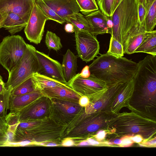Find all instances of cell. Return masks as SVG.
Returning <instances> with one entry per match:
<instances>
[{"mask_svg":"<svg viewBox=\"0 0 156 156\" xmlns=\"http://www.w3.org/2000/svg\"><path fill=\"white\" fill-rule=\"evenodd\" d=\"M89 66L90 74L105 82L108 87L127 82L133 78L138 63L106 53L100 54Z\"/></svg>","mask_w":156,"mask_h":156,"instance_id":"1","label":"cell"},{"mask_svg":"<svg viewBox=\"0 0 156 156\" xmlns=\"http://www.w3.org/2000/svg\"><path fill=\"white\" fill-rule=\"evenodd\" d=\"M138 4L137 0H122L110 16L111 36L122 44L124 53L130 39L145 32L140 22Z\"/></svg>","mask_w":156,"mask_h":156,"instance_id":"2","label":"cell"},{"mask_svg":"<svg viewBox=\"0 0 156 156\" xmlns=\"http://www.w3.org/2000/svg\"><path fill=\"white\" fill-rule=\"evenodd\" d=\"M106 131L119 137L139 135L144 142L156 136V121L132 111L119 112L109 121Z\"/></svg>","mask_w":156,"mask_h":156,"instance_id":"3","label":"cell"},{"mask_svg":"<svg viewBox=\"0 0 156 156\" xmlns=\"http://www.w3.org/2000/svg\"><path fill=\"white\" fill-rule=\"evenodd\" d=\"M35 48L27 44V48L17 65L9 73V77L5 83L6 89L11 91L21 83L35 72L39 69L38 60L35 54Z\"/></svg>","mask_w":156,"mask_h":156,"instance_id":"4","label":"cell"},{"mask_svg":"<svg viewBox=\"0 0 156 156\" xmlns=\"http://www.w3.org/2000/svg\"><path fill=\"white\" fill-rule=\"evenodd\" d=\"M23 38L19 35L4 37L0 43V64L9 73L20 61L27 48Z\"/></svg>","mask_w":156,"mask_h":156,"instance_id":"5","label":"cell"},{"mask_svg":"<svg viewBox=\"0 0 156 156\" xmlns=\"http://www.w3.org/2000/svg\"><path fill=\"white\" fill-rule=\"evenodd\" d=\"M67 85L79 94L87 96L90 102L98 99L108 88L105 82L91 74L88 77L83 78L78 73Z\"/></svg>","mask_w":156,"mask_h":156,"instance_id":"6","label":"cell"},{"mask_svg":"<svg viewBox=\"0 0 156 156\" xmlns=\"http://www.w3.org/2000/svg\"><path fill=\"white\" fill-rule=\"evenodd\" d=\"M116 114L109 111H99L88 116L71 131L72 135H88L101 130H107L110 120Z\"/></svg>","mask_w":156,"mask_h":156,"instance_id":"7","label":"cell"},{"mask_svg":"<svg viewBox=\"0 0 156 156\" xmlns=\"http://www.w3.org/2000/svg\"><path fill=\"white\" fill-rule=\"evenodd\" d=\"M78 56L87 63L99 54V43L96 36L90 32L74 29Z\"/></svg>","mask_w":156,"mask_h":156,"instance_id":"8","label":"cell"},{"mask_svg":"<svg viewBox=\"0 0 156 156\" xmlns=\"http://www.w3.org/2000/svg\"><path fill=\"white\" fill-rule=\"evenodd\" d=\"M48 20L49 19L44 15L35 2L24 29L26 37L30 42L36 44L41 43L45 24Z\"/></svg>","mask_w":156,"mask_h":156,"instance_id":"9","label":"cell"},{"mask_svg":"<svg viewBox=\"0 0 156 156\" xmlns=\"http://www.w3.org/2000/svg\"><path fill=\"white\" fill-rule=\"evenodd\" d=\"M35 54L39 64V73L67 84L62 65L57 61L36 50Z\"/></svg>","mask_w":156,"mask_h":156,"instance_id":"10","label":"cell"},{"mask_svg":"<svg viewBox=\"0 0 156 156\" xmlns=\"http://www.w3.org/2000/svg\"><path fill=\"white\" fill-rule=\"evenodd\" d=\"M126 83H120L108 87V90L100 97L94 101L89 102L85 107L86 114H90L102 110L110 111L113 102Z\"/></svg>","mask_w":156,"mask_h":156,"instance_id":"11","label":"cell"},{"mask_svg":"<svg viewBox=\"0 0 156 156\" xmlns=\"http://www.w3.org/2000/svg\"><path fill=\"white\" fill-rule=\"evenodd\" d=\"M35 0H0V12L18 15L27 23Z\"/></svg>","mask_w":156,"mask_h":156,"instance_id":"12","label":"cell"},{"mask_svg":"<svg viewBox=\"0 0 156 156\" xmlns=\"http://www.w3.org/2000/svg\"><path fill=\"white\" fill-rule=\"evenodd\" d=\"M91 28L90 32L96 36L112 33V23L110 17L103 14L99 9L85 16Z\"/></svg>","mask_w":156,"mask_h":156,"instance_id":"13","label":"cell"},{"mask_svg":"<svg viewBox=\"0 0 156 156\" xmlns=\"http://www.w3.org/2000/svg\"><path fill=\"white\" fill-rule=\"evenodd\" d=\"M43 0L64 20L69 16L80 11V8L75 0Z\"/></svg>","mask_w":156,"mask_h":156,"instance_id":"14","label":"cell"},{"mask_svg":"<svg viewBox=\"0 0 156 156\" xmlns=\"http://www.w3.org/2000/svg\"><path fill=\"white\" fill-rule=\"evenodd\" d=\"M134 86L133 78L125 84L113 102L110 111L117 114L122 108L127 107L133 94Z\"/></svg>","mask_w":156,"mask_h":156,"instance_id":"15","label":"cell"},{"mask_svg":"<svg viewBox=\"0 0 156 156\" xmlns=\"http://www.w3.org/2000/svg\"><path fill=\"white\" fill-rule=\"evenodd\" d=\"M42 94L41 90L14 96H10L9 102V110L10 112H17L34 101Z\"/></svg>","mask_w":156,"mask_h":156,"instance_id":"16","label":"cell"},{"mask_svg":"<svg viewBox=\"0 0 156 156\" xmlns=\"http://www.w3.org/2000/svg\"><path fill=\"white\" fill-rule=\"evenodd\" d=\"M42 94L58 98L77 100L79 95L67 84L44 88L41 90Z\"/></svg>","mask_w":156,"mask_h":156,"instance_id":"17","label":"cell"},{"mask_svg":"<svg viewBox=\"0 0 156 156\" xmlns=\"http://www.w3.org/2000/svg\"><path fill=\"white\" fill-rule=\"evenodd\" d=\"M77 57L69 49L63 55L62 66L64 76L67 83L76 74Z\"/></svg>","mask_w":156,"mask_h":156,"instance_id":"18","label":"cell"},{"mask_svg":"<svg viewBox=\"0 0 156 156\" xmlns=\"http://www.w3.org/2000/svg\"><path fill=\"white\" fill-rule=\"evenodd\" d=\"M27 22L18 15L8 12L2 28L7 30L11 35L21 31L25 28Z\"/></svg>","mask_w":156,"mask_h":156,"instance_id":"19","label":"cell"},{"mask_svg":"<svg viewBox=\"0 0 156 156\" xmlns=\"http://www.w3.org/2000/svg\"><path fill=\"white\" fill-rule=\"evenodd\" d=\"M141 52L156 56V30L146 32L141 43L134 51V53Z\"/></svg>","mask_w":156,"mask_h":156,"instance_id":"20","label":"cell"},{"mask_svg":"<svg viewBox=\"0 0 156 156\" xmlns=\"http://www.w3.org/2000/svg\"><path fill=\"white\" fill-rule=\"evenodd\" d=\"M31 79L35 90H41L47 87L62 86L67 84L42 75L37 72L32 74Z\"/></svg>","mask_w":156,"mask_h":156,"instance_id":"21","label":"cell"},{"mask_svg":"<svg viewBox=\"0 0 156 156\" xmlns=\"http://www.w3.org/2000/svg\"><path fill=\"white\" fill-rule=\"evenodd\" d=\"M66 22L72 24L74 29L90 32L91 28L85 16L79 12L74 13L65 19Z\"/></svg>","mask_w":156,"mask_h":156,"instance_id":"22","label":"cell"},{"mask_svg":"<svg viewBox=\"0 0 156 156\" xmlns=\"http://www.w3.org/2000/svg\"><path fill=\"white\" fill-rule=\"evenodd\" d=\"M38 7L49 20L54 21L61 24L66 22V21L59 16L52 9L47 5L43 0H35Z\"/></svg>","mask_w":156,"mask_h":156,"instance_id":"23","label":"cell"},{"mask_svg":"<svg viewBox=\"0 0 156 156\" xmlns=\"http://www.w3.org/2000/svg\"><path fill=\"white\" fill-rule=\"evenodd\" d=\"M146 31L154 30L156 24V0H154L147 11L145 19Z\"/></svg>","mask_w":156,"mask_h":156,"instance_id":"24","label":"cell"},{"mask_svg":"<svg viewBox=\"0 0 156 156\" xmlns=\"http://www.w3.org/2000/svg\"><path fill=\"white\" fill-rule=\"evenodd\" d=\"M31 76L13 90L11 92L10 96L26 94L35 90L31 80Z\"/></svg>","mask_w":156,"mask_h":156,"instance_id":"25","label":"cell"},{"mask_svg":"<svg viewBox=\"0 0 156 156\" xmlns=\"http://www.w3.org/2000/svg\"><path fill=\"white\" fill-rule=\"evenodd\" d=\"M45 43L48 49L56 51L59 50L62 46L61 39L55 33L48 30L45 36Z\"/></svg>","mask_w":156,"mask_h":156,"instance_id":"26","label":"cell"},{"mask_svg":"<svg viewBox=\"0 0 156 156\" xmlns=\"http://www.w3.org/2000/svg\"><path fill=\"white\" fill-rule=\"evenodd\" d=\"M80 11L85 16L99 9L95 0H75Z\"/></svg>","mask_w":156,"mask_h":156,"instance_id":"27","label":"cell"},{"mask_svg":"<svg viewBox=\"0 0 156 156\" xmlns=\"http://www.w3.org/2000/svg\"><path fill=\"white\" fill-rule=\"evenodd\" d=\"M107 53L115 57H122L124 51L122 44L112 36H111L109 49Z\"/></svg>","mask_w":156,"mask_h":156,"instance_id":"28","label":"cell"},{"mask_svg":"<svg viewBox=\"0 0 156 156\" xmlns=\"http://www.w3.org/2000/svg\"><path fill=\"white\" fill-rule=\"evenodd\" d=\"M146 31L141 33L132 37L128 42L124 54H131L140 44L144 38Z\"/></svg>","mask_w":156,"mask_h":156,"instance_id":"29","label":"cell"},{"mask_svg":"<svg viewBox=\"0 0 156 156\" xmlns=\"http://www.w3.org/2000/svg\"><path fill=\"white\" fill-rule=\"evenodd\" d=\"M56 106L65 113L73 114L77 112L80 107L77 105L67 101L57 100L55 101Z\"/></svg>","mask_w":156,"mask_h":156,"instance_id":"30","label":"cell"},{"mask_svg":"<svg viewBox=\"0 0 156 156\" xmlns=\"http://www.w3.org/2000/svg\"><path fill=\"white\" fill-rule=\"evenodd\" d=\"M11 92L6 89L2 94H0V117L5 119L9 110V102Z\"/></svg>","mask_w":156,"mask_h":156,"instance_id":"31","label":"cell"},{"mask_svg":"<svg viewBox=\"0 0 156 156\" xmlns=\"http://www.w3.org/2000/svg\"><path fill=\"white\" fill-rule=\"evenodd\" d=\"M100 10L108 17L111 16L114 0H96Z\"/></svg>","mask_w":156,"mask_h":156,"instance_id":"32","label":"cell"},{"mask_svg":"<svg viewBox=\"0 0 156 156\" xmlns=\"http://www.w3.org/2000/svg\"><path fill=\"white\" fill-rule=\"evenodd\" d=\"M5 120L8 126V130L14 134L16 129L19 123L17 113L16 112H10L7 114Z\"/></svg>","mask_w":156,"mask_h":156,"instance_id":"33","label":"cell"},{"mask_svg":"<svg viewBox=\"0 0 156 156\" xmlns=\"http://www.w3.org/2000/svg\"><path fill=\"white\" fill-rule=\"evenodd\" d=\"M8 126L5 119L0 117V147L6 146L7 143Z\"/></svg>","mask_w":156,"mask_h":156,"instance_id":"34","label":"cell"},{"mask_svg":"<svg viewBox=\"0 0 156 156\" xmlns=\"http://www.w3.org/2000/svg\"><path fill=\"white\" fill-rule=\"evenodd\" d=\"M145 7L143 4H138V13L139 19L142 29L146 32L145 19L146 14Z\"/></svg>","mask_w":156,"mask_h":156,"instance_id":"35","label":"cell"},{"mask_svg":"<svg viewBox=\"0 0 156 156\" xmlns=\"http://www.w3.org/2000/svg\"><path fill=\"white\" fill-rule=\"evenodd\" d=\"M130 136H125L121 137L122 142L120 147H127L131 146L134 142L130 138Z\"/></svg>","mask_w":156,"mask_h":156,"instance_id":"36","label":"cell"},{"mask_svg":"<svg viewBox=\"0 0 156 156\" xmlns=\"http://www.w3.org/2000/svg\"><path fill=\"white\" fill-rule=\"evenodd\" d=\"M139 144L142 146L155 147L156 146V136L146 141L142 142L141 143H140Z\"/></svg>","mask_w":156,"mask_h":156,"instance_id":"37","label":"cell"},{"mask_svg":"<svg viewBox=\"0 0 156 156\" xmlns=\"http://www.w3.org/2000/svg\"><path fill=\"white\" fill-rule=\"evenodd\" d=\"M107 132L105 130H101L98 132L95 135V138L97 141L101 142L105 139Z\"/></svg>","mask_w":156,"mask_h":156,"instance_id":"38","label":"cell"},{"mask_svg":"<svg viewBox=\"0 0 156 156\" xmlns=\"http://www.w3.org/2000/svg\"><path fill=\"white\" fill-rule=\"evenodd\" d=\"M80 76L83 78L88 77L90 75V73L89 69L88 66H86L82 70L80 73Z\"/></svg>","mask_w":156,"mask_h":156,"instance_id":"39","label":"cell"},{"mask_svg":"<svg viewBox=\"0 0 156 156\" xmlns=\"http://www.w3.org/2000/svg\"><path fill=\"white\" fill-rule=\"evenodd\" d=\"M89 98L86 96H82L79 99V104L81 106L85 107L89 103Z\"/></svg>","mask_w":156,"mask_h":156,"instance_id":"40","label":"cell"},{"mask_svg":"<svg viewBox=\"0 0 156 156\" xmlns=\"http://www.w3.org/2000/svg\"><path fill=\"white\" fill-rule=\"evenodd\" d=\"M74 141L70 138H67L65 139L62 142V145L63 146L70 147L74 145Z\"/></svg>","mask_w":156,"mask_h":156,"instance_id":"41","label":"cell"},{"mask_svg":"<svg viewBox=\"0 0 156 156\" xmlns=\"http://www.w3.org/2000/svg\"><path fill=\"white\" fill-rule=\"evenodd\" d=\"M130 138L134 142L140 143L144 141L143 138L141 136L139 135L131 136Z\"/></svg>","mask_w":156,"mask_h":156,"instance_id":"42","label":"cell"},{"mask_svg":"<svg viewBox=\"0 0 156 156\" xmlns=\"http://www.w3.org/2000/svg\"><path fill=\"white\" fill-rule=\"evenodd\" d=\"M8 12H0V29L2 28L7 16Z\"/></svg>","mask_w":156,"mask_h":156,"instance_id":"43","label":"cell"},{"mask_svg":"<svg viewBox=\"0 0 156 156\" xmlns=\"http://www.w3.org/2000/svg\"><path fill=\"white\" fill-rule=\"evenodd\" d=\"M64 29L67 33H73L74 32L73 26L70 23H67L65 26Z\"/></svg>","mask_w":156,"mask_h":156,"instance_id":"44","label":"cell"},{"mask_svg":"<svg viewBox=\"0 0 156 156\" xmlns=\"http://www.w3.org/2000/svg\"><path fill=\"white\" fill-rule=\"evenodd\" d=\"M6 90L5 83H4L2 78L0 75V94L3 93Z\"/></svg>","mask_w":156,"mask_h":156,"instance_id":"45","label":"cell"},{"mask_svg":"<svg viewBox=\"0 0 156 156\" xmlns=\"http://www.w3.org/2000/svg\"><path fill=\"white\" fill-rule=\"evenodd\" d=\"M122 0H114L112 9L111 16Z\"/></svg>","mask_w":156,"mask_h":156,"instance_id":"46","label":"cell"},{"mask_svg":"<svg viewBox=\"0 0 156 156\" xmlns=\"http://www.w3.org/2000/svg\"><path fill=\"white\" fill-rule=\"evenodd\" d=\"M87 140L88 142L90 145H98L100 144L99 142L91 138H88Z\"/></svg>","mask_w":156,"mask_h":156,"instance_id":"47","label":"cell"},{"mask_svg":"<svg viewBox=\"0 0 156 156\" xmlns=\"http://www.w3.org/2000/svg\"><path fill=\"white\" fill-rule=\"evenodd\" d=\"M154 0H145V8L146 11Z\"/></svg>","mask_w":156,"mask_h":156,"instance_id":"48","label":"cell"},{"mask_svg":"<svg viewBox=\"0 0 156 156\" xmlns=\"http://www.w3.org/2000/svg\"><path fill=\"white\" fill-rule=\"evenodd\" d=\"M89 145H90V144L87 140L81 142L78 145V146H88Z\"/></svg>","mask_w":156,"mask_h":156,"instance_id":"49","label":"cell"},{"mask_svg":"<svg viewBox=\"0 0 156 156\" xmlns=\"http://www.w3.org/2000/svg\"><path fill=\"white\" fill-rule=\"evenodd\" d=\"M122 142V140L121 139H116L113 141V143L112 144H114L117 145H119Z\"/></svg>","mask_w":156,"mask_h":156,"instance_id":"50","label":"cell"},{"mask_svg":"<svg viewBox=\"0 0 156 156\" xmlns=\"http://www.w3.org/2000/svg\"><path fill=\"white\" fill-rule=\"evenodd\" d=\"M45 146H48V147H53V146H57V145L54 143H48L46 144V145H45Z\"/></svg>","mask_w":156,"mask_h":156,"instance_id":"51","label":"cell"},{"mask_svg":"<svg viewBox=\"0 0 156 156\" xmlns=\"http://www.w3.org/2000/svg\"><path fill=\"white\" fill-rule=\"evenodd\" d=\"M137 1L138 3L143 4L145 7V0H137Z\"/></svg>","mask_w":156,"mask_h":156,"instance_id":"52","label":"cell"}]
</instances>
